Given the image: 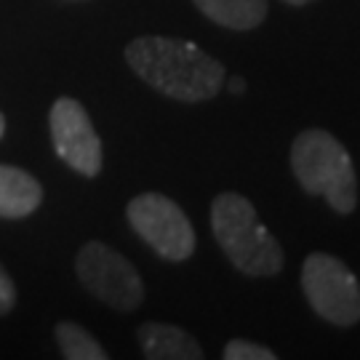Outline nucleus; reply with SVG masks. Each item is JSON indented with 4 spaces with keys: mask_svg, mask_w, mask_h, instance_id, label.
<instances>
[{
    "mask_svg": "<svg viewBox=\"0 0 360 360\" xmlns=\"http://www.w3.org/2000/svg\"><path fill=\"white\" fill-rule=\"evenodd\" d=\"M126 62L144 83L176 102L214 99L224 83L221 62L187 40L144 35L129 43Z\"/></svg>",
    "mask_w": 360,
    "mask_h": 360,
    "instance_id": "obj_1",
    "label": "nucleus"
},
{
    "mask_svg": "<svg viewBox=\"0 0 360 360\" xmlns=\"http://www.w3.org/2000/svg\"><path fill=\"white\" fill-rule=\"evenodd\" d=\"M211 230L235 270L248 278H272L283 270V245L262 221L254 203L238 193H221L211 203Z\"/></svg>",
    "mask_w": 360,
    "mask_h": 360,
    "instance_id": "obj_2",
    "label": "nucleus"
},
{
    "mask_svg": "<svg viewBox=\"0 0 360 360\" xmlns=\"http://www.w3.org/2000/svg\"><path fill=\"white\" fill-rule=\"evenodd\" d=\"M291 171L302 190L321 195L336 214H352L358 206V179L352 158L334 134L323 129L302 131L291 144Z\"/></svg>",
    "mask_w": 360,
    "mask_h": 360,
    "instance_id": "obj_3",
    "label": "nucleus"
},
{
    "mask_svg": "<svg viewBox=\"0 0 360 360\" xmlns=\"http://www.w3.org/2000/svg\"><path fill=\"white\" fill-rule=\"evenodd\" d=\"M302 291L326 323L347 328L360 321V283L342 259L315 251L302 264Z\"/></svg>",
    "mask_w": 360,
    "mask_h": 360,
    "instance_id": "obj_4",
    "label": "nucleus"
},
{
    "mask_svg": "<svg viewBox=\"0 0 360 360\" xmlns=\"http://www.w3.org/2000/svg\"><path fill=\"white\" fill-rule=\"evenodd\" d=\"M77 281L91 296L112 309H136L144 302V283L136 267L120 251L91 240L77 251Z\"/></svg>",
    "mask_w": 360,
    "mask_h": 360,
    "instance_id": "obj_5",
    "label": "nucleus"
},
{
    "mask_svg": "<svg viewBox=\"0 0 360 360\" xmlns=\"http://www.w3.org/2000/svg\"><path fill=\"white\" fill-rule=\"evenodd\" d=\"M131 230L166 262H184L195 251L193 221L171 198L160 193L136 195L126 208Z\"/></svg>",
    "mask_w": 360,
    "mask_h": 360,
    "instance_id": "obj_6",
    "label": "nucleus"
},
{
    "mask_svg": "<svg viewBox=\"0 0 360 360\" xmlns=\"http://www.w3.org/2000/svg\"><path fill=\"white\" fill-rule=\"evenodd\" d=\"M49 126L53 150L72 171L83 176H96L102 171V139L94 129L86 107L77 99H56L49 115Z\"/></svg>",
    "mask_w": 360,
    "mask_h": 360,
    "instance_id": "obj_7",
    "label": "nucleus"
},
{
    "mask_svg": "<svg viewBox=\"0 0 360 360\" xmlns=\"http://www.w3.org/2000/svg\"><path fill=\"white\" fill-rule=\"evenodd\" d=\"M139 347L144 358L150 360H200L203 349L179 326H168V323H142L139 331Z\"/></svg>",
    "mask_w": 360,
    "mask_h": 360,
    "instance_id": "obj_8",
    "label": "nucleus"
},
{
    "mask_svg": "<svg viewBox=\"0 0 360 360\" xmlns=\"http://www.w3.org/2000/svg\"><path fill=\"white\" fill-rule=\"evenodd\" d=\"M43 200L40 181L16 166L0 163V219H25Z\"/></svg>",
    "mask_w": 360,
    "mask_h": 360,
    "instance_id": "obj_9",
    "label": "nucleus"
},
{
    "mask_svg": "<svg viewBox=\"0 0 360 360\" xmlns=\"http://www.w3.org/2000/svg\"><path fill=\"white\" fill-rule=\"evenodd\" d=\"M198 11L208 16L214 25L248 32L267 19V0H193Z\"/></svg>",
    "mask_w": 360,
    "mask_h": 360,
    "instance_id": "obj_10",
    "label": "nucleus"
},
{
    "mask_svg": "<svg viewBox=\"0 0 360 360\" xmlns=\"http://www.w3.org/2000/svg\"><path fill=\"white\" fill-rule=\"evenodd\" d=\"M56 345L67 360H104L107 352L94 336L72 321H62L56 326Z\"/></svg>",
    "mask_w": 360,
    "mask_h": 360,
    "instance_id": "obj_11",
    "label": "nucleus"
},
{
    "mask_svg": "<svg viewBox=\"0 0 360 360\" xmlns=\"http://www.w3.org/2000/svg\"><path fill=\"white\" fill-rule=\"evenodd\" d=\"M224 360H275V352L248 339H232L224 347Z\"/></svg>",
    "mask_w": 360,
    "mask_h": 360,
    "instance_id": "obj_12",
    "label": "nucleus"
},
{
    "mask_svg": "<svg viewBox=\"0 0 360 360\" xmlns=\"http://www.w3.org/2000/svg\"><path fill=\"white\" fill-rule=\"evenodd\" d=\"M16 304V285H13L11 275L0 267V315H8Z\"/></svg>",
    "mask_w": 360,
    "mask_h": 360,
    "instance_id": "obj_13",
    "label": "nucleus"
},
{
    "mask_svg": "<svg viewBox=\"0 0 360 360\" xmlns=\"http://www.w3.org/2000/svg\"><path fill=\"white\" fill-rule=\"evenodd\" d=\"M243 91H245V80H243V77H232V80H230V94L240 96Z\"/></svg>",
    "mask_w": 360,
    "mask_h": 360,
    "instance_id": "obj_14",
    "label": "nucleus"
},
{
    "mask_svg": "<svg viewBox=\"0 0 360 360\" xmlns=\"http://www.w3.org/2000/svg\"><path fill=\"white\" fill-rule=\"evenodd\" d=\"M283 3H288V6H307L312 0H283Z\"/></svg>",
    "mask_w": 360,
    "mask_h": 360,
    "instance_id": "obj_15",
    "label": "nucleus"
},
{
    "mask_svg": "<svg viewBox=\"0 0 360 360\" xmlns=\"http://www.w3.org/2000/svg\"><path fill=\"white\" fill-rule=\"evenodd\" d=\"M6 134V117H3V112H0V136Z\"/></svg>",
    "mask_w": 360,
    "mask_h": 360,
    "instance_id": "obj_16",
    "label": "nucleus"
}]
</instances>
